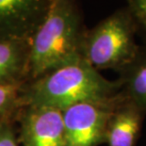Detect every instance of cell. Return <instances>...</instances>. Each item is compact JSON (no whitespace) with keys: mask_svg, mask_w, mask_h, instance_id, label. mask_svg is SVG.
Segmentation results:
<instances>
[{"mask_svg":"<svg viewBox=\"0 0 146 146\" xmlns=\"http://www.w3.org/2000/svg\"><path fill=\"white\" fill-rule=\"evenodd\" d=\"M127 9L134 16L139 26L146 30V0H126Z\"/></svg>","mask_w":146,"mask_h":146,"instance_id":"obj_11","label":"cell"},{"mask_svg":"<svg viewBox=\"0 0 146 146\" xmlns=\"http://www.w3.org/2000/svg\"><path fill=\"white\" fill-rule=\"evenodd\" d=\"M145 32H146V30H145ZM145 39H146V34H145Z\"/></svg>","mask_w":146,"mask_h":146,"instance_id":"obj_13","label":"cell"},{"mask_svg":"<svg viewBox=\"0 0 146 146\" xmlns=\"http://www.w3.org/2000/svg\"><path fill=\"white\" fill-rule=\"evenodd\" d=\"M29 41L0 38V84L17 83L27 73Z\"/></svg>","mask_w":146,"mask_h":146,"instance_id":"obj_8","label":"cell"},{"mask_svg":"<svg viewBox=\"0 0 146 146\" xmlns=\"http://www.w3.org/2000/svg\"><path fill=\"white\" fill-rule=\"evenodd\" d=\"M139 25L126 8L119 9L86 31L82 57L89 64L100 70L120 72L136 58L141 47L136 33Z\"/></svg>","mask_w":146,"mask_h":146,"instance_id":"obj_3","label":"cell"},{"mask_svg":"<svg viewBox=\"0 0 146 146\" xmlns=\"http://www.w3.org/2000/svg\"><path fill=\"white\" fill-rule=\"evenodd\" d=\"M51 0H0V38L29 40Z\"/></svg>","mask_w":146,"mask_h":146,"instance_id":"obj_5","label":"cell"},{"mask_svg":"<svg viewBox=\"0 0 146 146\" xmlns=\"http://www.w3.org/2000/svg\"><path fill=\"white\" fill-rule=\"evenodd\" d=\"M146 111L122 94L115 102L106 128L107 146H137Z\"/></svg>","mask_w":146,"mask_h":146,"instance_id":"obj_7","label":"cell"},{"mask_svg":"<svg viewBox=\"0 0 146 146\" xmlns=\"http://www.w3.org/2000/svg\"><path fill=\"white\" fill-rule=\"evenodd\" d=\"M120 94L108 102L80 103L62 110L67 146H98L104 143L108 118Z\"/></svg>","mask_w":146,"mask_h":146,"instance_id":"obj_4","label":"cell"},{"mask_svg":"<svg viewBox=\"0 0 146 146\" xmlns=\"http://www.w3.org/2000/svg\"><path fill=\"white\" fill-rule=\"evenodd\" d=\"M120 73L123 92L146 111V47H141L136 58Z\"/></svg>","mask_w":146,"mask_h":146,"instance_id":"obj_9","label":"cell"},{"mask_svg":"<svg viewBox=\"0 0 146 146\" xmlns=\"http://www.w3.org/2000/svg\"><path fill=\"white\" fill-rule=\"evenodd\" d=\"M0 146H19L10 125L0 123Z\"/></svg>","mask_w":146,"mask_h":146,"instance_id":"obj_12","label":"cell"},{"mask_svg":"<svg viewBox=\"0 0 146 146\" xmlns=\"http://www.w3.org/2000/svg\"><path fill=\"white\" fill-rule=\"evenodd\" d=\"M18 96L17 83L0 84V115L7 112L14 105Z\"/></svg>","mask_w":146,"mask_h":146,"instance_id":"obj_10","label":"cell"},{"mask_svg":"<svg viewBox=\"0 0 146 146\" xmlns=\"http://www.w3.org/2000/svg\"><path fill=\"white\" fill-rule=\"evenodd\" d=\"M121 92L120 80L107 79L82 57L37 78L27 101L30 107L62 111L80 103L111 101Z\"/></svg>","mask_w":146,"mask_h":146,"instance_id":"obj_2","label":"cell"},{"mask_svg":"<svg viewBox=\"0 0 146 146\" xmlns=\"http://www.w3.org/2000/svg\"><path fill=\"white\" fill-rule=\"evenodd\" d=\"M85 33L77 0H51L29 41L27 73L37 79L82 58Z\"/></svg>","mask_w":146,"mask_h":146,"instance_id":"obj_1","label":"cell"},{"mask_svg":"<svg viewBox=\"0 0 146 146\" xmlns=\"http://www.w3.org/2000/svg\"><path fill=\"white\" fill-rule=\"evenodd\" d=\"M23 146H67L62 111L30 107L21 129Z\"/></svg>","mask_w":146,"mask_h":146,"instance_id":"obj_6","label":"cell"}]
</instances>
